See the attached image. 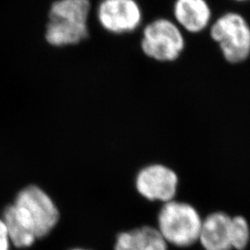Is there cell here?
I'll return each mask as SVG.
<instances>
[{"instance_id":"6da1fadb","label":"cell","mask_w":250,"mask_h":250,"mask_svg":"<svg viewBox=\"0 0 250 250\" xmlns=\"http://www.w3.org/2000/svg\"><path fill=\"white\" fill-rule=\"evenodd\" d=\"M94 4L91 0H55L47 11L44 39L62 49L81 45L90 36Z\"/></svg>"},{"instance_id":"7a4b0ae2","label":"cell","mask_w":250,"mask_h":250,"mask_svg":"<svg viewBox=\"0 0 250 250\" xmlns=\"http://www.w3.org/2000/svg\"><path fill=\"white\" fill-rule=\"evenodd\" d=\"M12 204L19 220L37 240L49 236L61 223L59 206L47 191L36 184L20 189Z\"/></svg>"},{"instance_id":"3957f363","label":"cell","mask_w":250,"mask_h":250,"mask_svg":"<svg viewBox=\"0 0 250 250\" xmlns=\"http://www.w3.org/2000/svg\"><path fill=\"white\" fill-rule=\"evenodd\" d=\"M202 221L197 206L179 198L161 204L155 220L165 241L178 249H188L197 244Z\"/></svg>"},{"instance_id":"277c9868","label":"cell","mask_w":250,"mask_h":250,"mask_svg":"<svg viewBox=\"0 0 250 250\" xmlns=\"http://www.w3.org/2000/svg\"><path fill=\"white\" fill-rule=\"evenodd\" d=\"M139 47L144 56L155 62H176L186 51L188 36L171 18L158 17L140 29Z\"/></svg>"},{"instance_id":"5b68a950","label":"cell","mask_w":250,"mask_h":250,"mask_svg":"<svg viewBox=\"0 0 250 250\" xmlns=\"http://www.w3.org/2000/svg\"><path fill=\"white\" fill-rule=\"evenodd\" d=\"M208 28L211 40L219 45L227 62L239 64L250 58V25L241 14L224 13Z\"/></svg>"},{"instance_id":"8992f818","label":"cell","mask_w":250,"mask_h":250,"mask_svg":"<svg viewBox=\"0 0 250 250\" xmlns=\"http://www.w3.org/2000/svg\"><path fill=\"white\" fill-rule=\"evenodd\" d=\"M93 17L103 32L113 36L134 35L145 22L138 0H99L94 7Z\"/></svg>"},{"instance_id":"52a82bcc","label":"cell","mask_w":250,"mask_h":250,"mask_svg":"<svg viewBox=\"0 0 250 250\" xmlns=\"http://www.w3.org/2000/svg\"><path fill=\"white\" fill-rule=\"evenodd\" d=\"M181 179L178 172L169 165L152 162L135 173L134 187L144 200L163 204L178 197Z\"/></svg>"},{"instance_id":"ba28073f","label":"cell","mask_w":250,"mask_h":250,"mask_svg":"<svg viewBox=\"0 0 250 250\" xmlns=\"http://www.w3.org/2000/svg\"><path fill=\"white\" fill-rule=\"evenodd\" d=\"M171 19L186 35L197 36L211 24L212 10L208 0H173Z\"/></svg>"},{"instance_id":"9c48e42d","label":"cell","mask_w":250,"mask_h":250,"mask_svg":"<svg viewBox=\"0 0 250 250\" xmlns=\"http://www.w3.org/2000/svg\"><path fill=\"white\" fill-rule=\"evenodd\" d=\"M232 216L215 210L203 217L198 244L204 250H232L231 245Z\"/></svg>"},{"instance_id":"30bf717a","label":"cell","mask_w":250,"mask_h":250,"mask_svg":"<svg viewBox=\"0 0 250 250\" xmlns=\"http://www.w3.org/2000/svg\"><path fill=\"white\" fill-rule=\"evenodd\" d=\"M113 250H169L155 225L142 224L117 232Z\"/></svg>"},{"instance_id":"8fae6325","label":"cell","mask_w":250,"mask_h":250,"mask_svg":"<svg viewBox=\"0 0 250 250\" xmlns=\"http://www.w3.org/2000/svg\"><path fill=\"white\" fill-rule=\"evenodd\" d=\"M2 221L7 228L9 241L15 248L29 249L35 245L37 240L36 235L19 220L12 203L4 208Z\"/></svg>"},{"instance_id":"7c38bea8","label":"cell","mask_w":250,"mask_h":250,"mask_svg":"<svg viewBox=\"0 0 250 250\" xmlns=\"http://www.w3.org/2000/svg\"><path fill=\"white\" fill-rule=\"evenodd\" d=\"M250 243V224L242 215L231 219V245L232 250H245Z\"/></svg>"},{"instance_id":"4fadbf2b","label":"cell","mask_w":250,"mask_h":250,"mask_svg":"<svg viewBox=\"0 0 250 250\" xmlns=\"http://www.w3.org/2000/svg\"><path fill=\"white\" fill-rule=\"evenodd\" d=\"M10 244L7 228L2 219H0V250H9Z\"/></svg>"},{"instance_id":"5bb4252c","label":"cell","mask_w":250,"mask_h":250,"mask_svg":"<svg viewBox=\"0 0 250 250\" xmlns=\"http://www.w3.org/2000/svg\"><path fill=\"white\" fill-rule=\"evenodd\" d=\"M86 250V249H83V248H73L72 250Z\"/></svg>"},{"instance_id":"9a60e30c","label":"cell","mask_w":250,"mask_h":250,"mask_svg":"<svg viewBox=\"0 0 250 250\" xmlns=\"http://www.w3.org/2000/svg\"><path fill=\"white\" fill-rule=\"evenodd\" d=\"M234 1H237V2H246V1H249V0H234Z\"/></svg>"}]
</instances>
